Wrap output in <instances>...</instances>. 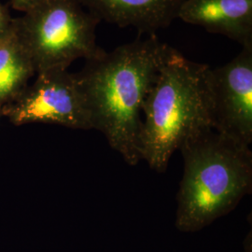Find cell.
Here are the masks:
<instances>
[{"mask_svg":"<svg viewBox=\"0 0 252 252\" xmlns=\"http://www.w3.org/2000/svg\"><path fill=\"white\" fill-rule=\"evenodd\" d=\"M177 52L156 35L85 60L76 73L92 129L101 132L127 163L141 160L142 108L162 65Z\"/></svg>","mask_w":252,"mask_h":252,"instance_id":"1","label":"cell"},{"mask_svg":"<svg viewBox=\"0 0 252 252\" xmlns=\"http://www.w3.org/2000/svg\"><path fill=\"white\" fill-rule=\"evenodd\" d=\"M184 172L175 225L193 233L233 211L252 189V153L208 128L180 148Z\"/></svg>","mask_w":252,"mask_h":252,"instance_id":"2","label":"cell"},{"mask_svg":"<svg viewBox=\"0 0 252 252\" xmlns=\"http://www.w3.org/2000/svg\"><path fill=\"white\" fill-rule=\"evenodd\" d=\"M208 67L178 51L162 65L142 108L140 157L153 170L165 171L173 153L188 138L212 128Z\"/></svg>","mask_w":252,"mask_h":252,"instance_id":"3","label":"cell"},{"mask_svg":"<svg viewBox=\"0 0 252 252\" xmlns=\"http://www.w3.org/2000/svg\"><path fill=\"white\" fill-rule=\"evenodd\" d=\"M100 22L77 0H43L14 18L13 29L36 74L103 54L95 35Z\"/></svg>","mask_w":252,"mask_h":252,"instance_id":"4","label":"cell"},{"mask_svg":"<svg viewBox=\"0 0 252 252\" xmlns=\"http://www.w3.org/2000/svg\"><path fill=\"white\" fill-rule=\"evenodd\" d=\"M18 96L2 108L13 126L47 124L89 130L90 116L76 73L53 68L36 73Z\"/></svg>","mask_w":252,"mask_h":252,"instance_id":"5","label":"cell"},{"mask_svg":"<svg viewBox=\"0 0 252 252\" xmlns=\"http://www.w3.org/2000/svg\"><path fill=\"white\" fill-rule=\"evenodd\" d=\"M211 127L237 143H252V47L242 48L222 66L208 67Z\"/></svg>","mask_w":252,"mask_h":252,"instance_id":"6","label":"cell"},{"mask_svg":"<svg viewBox=\"0 0 252 252\" xmlns=\"http://www.w3.org/2000/svg\"><path fill=\"white\" fill-rule=\"evenodd\" d=\"M178 18L252 47V0H183Z\"/></svg>","mask_w":252,"mask_h":252,"instance_id":"7","label":"cell"},{"mask_svg":"<svg viewBox=\"0 0 252 252\" xmlns=\"http://www.w3.org/2000/svg\"><path fill=\"white\" fill-rule=\"evenodd\" d=\"M92 14L120 27H135L141 33L169 27L178 18L183 0H77Z\"/></svg>","mask_w":252,"mask_h":252,"instance_id":"8","label":"cell"},{"mask_svg":"<svg viewBox=\"0 0 252 252\" xmlns=\"http://www.w3.org/2000/svg\"><path fill=\"white\" fill-rule=\"evenodd\" d=\"M36 74L14 29L0 40V108L15 99Z\"/></svg>","mask_w":252,"mask_h":252,"instance_id":"9","label":"cell"},{"mask_svg":"<svg viewBox=\"0 0 252 252\" xmlns=\"http://www.w3.org/2000/svg\"><path fill=\"white\" fill-rule=\"evenodd\" d=\"M14 18L10 15L9 6L0 2V40L9 35L13 28Z\"/></svg>","mask_w":252,"mask_h":252,"instance_id":"10","label":"cell"},{"mask_svg":"<svg viewBox=\"0 0 252 252\" xmlns=\"http://www.w3.org/2000/svg\"><path fill=\"white\" fill-rule=\"evenodd\" d=\"M41 1L43 0H9V4L12 9L23 13Z\"/></svg>","mask_w":252,"mask_h":252,"instance_id":"11","label":"cell"},{"mask_svg":"<svg viewBox=\"0 0 252 252\" xmlns=\"http://www.w3.org/2000/svg\"><path fill=\"white\" fill-rule=\"evenodd\" d=\"M2 117H3V116H2V108H0V119Z\"/></svg>","mask_w":252,"mask_h":252,"instance_id":"12","label":"cell"}]
</instances>
